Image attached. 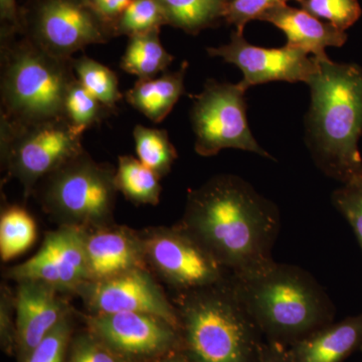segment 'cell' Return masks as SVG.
Segmentation results:
<instances>
[{
  "label": "cell",
  "instance_id": "14",
  "mask_svg": "<svg viewBox=\"0 0 362 362\" xmlns=\"http://www.w3.org/2000/svg\"><path fill=\"white\" fill-rule=\"evenodd\" d=\"M88 331L99 341L129 361L173 351L180 332L160 317L139 312L90 314Z\"/></svg>",
  "mask_w": 362,
  "mask_h": 362
},
{
  "label": "cell",
  "instance_id": "40",
  "mask_svg": "<svg viewBox=\"0 0 362 362\" xmlns=\"http://www.w3.org/2000/svg\"><path fill=\"white\" fill-rule=\"evenodd\" d=\"M361 352H362V349H361Z\"/></svg>",
  "mask_w": 362,
  "mask_h": 362
},
{
  "label": "cell",
  "instance_id": "24",
  "mask_svg": "<svg viewBox=\"0 0 362 362\" xmlns=\"http://www.w3.org/2000/svg\"><path fill=\"white\" fill-rule=\"evenodd\" d=\"M133 138L138 159L159 177L168 175L177 159V151L169 139L168 131L136 125Z\"/></svg>",
  "mask_w": 362,
  "mask_h": 362
},
{
  "label": "cell",
  "instance_id": "32",
  "mask_svg": "<svg viewBox=\"0 0 362 362\" xmlns=\"http://www.w3.org/2000/svg\"><path fill=\"white\" fill-rule=\"evenodd\" d=\"M16 294L7 286H2L0 297V330L2 343L6 349L11 346L13 341L16 343Z\"/></svg>",
  "mask_w": 362,
  "mask_h": 362
},
{
  "label": "cell",
  "instance_id": "10",
  "mask_svg": "<svg viewBox=\"0 0 362 362\" xmlns=\"http://www.w3.org/2000/svg\"><path fill=\"white\" fill-rule=\"evenodd\" d=\"M145 259L176 294L226 282L232 274L181 226H157L140 232Z\"/></svg>",
  "mask_w": 362,
  "mask_h": 362
},
{
  "label": "cell",
  "instance_id": "39",
  "mask_svg": "<svg viewBox=\"0 0 362 362\" xmlns=\"http://www.w3.org/2000/svg\"><path fill=\"white\" fill-rule=\"evenodd\" d=\"M228 1H230V0H228Z\"/></svg>",
  "mask_w": 362,
  "mask_h": 362
},
{
  "label": "cell",
  "instance_id": "16",
  "mask_svg": "<svg viewBox=\"0 0 362 362\" xmlns=\"http://www.w3.org/2000/svg\"><path fill=\"white\" fill-rule=\"evenodd\" d=\"M88 281L115 277L148 269L140 233L127 226L108 223L86 230Z\"/></svg>",
  "mask_w": 362,
  "mask_h": 362
},
{
  "label": "cell",
  "instance_id": "38",
  "mask_svg": "<svg viewBox=\"0 0 362 362\" xmlns=\"http://www.w3.org/2000/svg\"><path fill=\"white\" fill-rule=\"evenodd\" d=\"M162 362H192L188 358L187 354H173V356L168 357L165 361Z\"/></svg>",
  "mask_w": 362,
  "mask_h": 362
},
{
  "label": "cell",
  "instance_id": "17",
  "mask_svg": "<svg viewBox=\"0 0 362 362\" xmlns=\"http://www.w3.org/2000/svg\"><path fill=\"white\" fill-rule=\"evenodd\" d=\"M259 21L275 25L287 37L286 45L311 54L318 61L328 59L326 47H342L349 37L327 21L288 4L267 11Z\"/></svg>",
  "mask_w": 362,
  "mask_h": 362
},
{
  "label": "cell",
  "instance_id": "6",
  "mask_svg": "<svg viewBox=\"0 0 362 362\" xmlns=\"http://www.w3.org/2000/svg\"><path fill=\"white\" fill-rule=\"evenodd\" d=\"M115 173L84 150L40 181L33 194L59 226L89 230L113 223Z\"/></svg>",
  "mask_w": 362,
  "mask_h": 362
},
{
  "label": "cell",
  "instance_id": "28",
  "mask_svg": "<svg viewBox=\"0 0 362 362\" xmlns=\"http://www.w3.org/2000/svg\"><path fill=\"white\" fill-rule=\"evenodd\" d=\"M300 6L343 32L351 28L362 14L358 0H303Z\"/></svg>",
  "mask_w": 362,
  "mask_h": 362
},
{
  "label": "cell",
  "instance_id": "23",
  "mask_svg": "<svg viewBox=\"0 0 362 362\" xmlns=\"http://www.w3.org/2000/svg\"><path fill=\"white\" fill-rule=\"evenodd\" d=\"M37 226L32 214L20 206H7L0 216V258L4 262L25 254L33 246Z\"/></svg>",
  "mask_w": 362,
  "mask_h": 362
},
{
  "label": "cell",
  "instance_id": "33",
  "mask_svg": "<svg viewBox=\"0 0 362 362\" xmlns=\"http://www.w3.org/2000/svg\"><path fill=\"white\" fill-rule=\"evenodd\" d=\"M89 362H129L99 341L90 333L81 335L74 341Z\"/></svg>",
  "mask_w": 362,
  "mask_h": 362
},
{
  "label": "cell",
  "instance_id": "12",
  "mask_svg": "<svg viewBox=\"0 0 362 362\" xmlns=\"http://www.w3.org/2000/svg\"><path fill=\"white\" fill-rule=\"evenodd\" d=\"M86 230L59 226L47 233L37 254L7 271L16 282L37 281L69 294L88 282Z\"/></svg>",
  "mask_w": 362,
  "mask_h": 362
},
{
  "label": "cell",
  "instance_id": "1",
  "mask_svg": "<svg viewBox=\"0 0 362 362\" xmlns=\"http://www.w3.org/2000/svg\"><path fill=\"white\" fill-rule=\"evenodd\" d=\"M177 225L235 277L256 275L276 263L278 207L239 176H214L189 192Z\"/></svg>",
  "mask_w": 362,
  "mask_h": 362
},
{
  "label": "cell",
  "instance_id": "30",
  "mask_svg": "<svg viewBox=\"0 0 362 362\" xmlns=\"http://www.w3.org/2000/svg\"><path fill=\"white\" fill-rule=\"evenodd\" d=\"M73 324L71 315L61 321L30 352L23 362H66V349L71 339Z\"/></svg>",
  "mask_w": 362,
  "mask_h": 362
},
{
  "label": "cell",
  "instance_id": "2",
  "mask_svg": "<svg viewBox=\"0 0 362 362\" xmlns=\"http://www.w3.org/2000/svg\"><path fill=\"white\" fill-rule=\"evenodd\" d=\"M318 64L307 82L311 102L305 119L306 142L317 168L344 183L362 170V68L329 58Z\"/></svg>",
  "mask_w": 362,
  "mask_h": 362
},
{
  "label": "cell",
  "instance_id": "35",
  "mask_svg": "<svg viewBox=\"0 0 362 362\" xmlns=\"http://www.w3.org/2000/svg\"><path fill=\"white\" fill-rule=\"evenodd\" d=\"M90 6L100 18L108 23L115 32L117 23L132 0H89ZM116 37V35H115Z\"/></svg>",
  "mask_w": 362,
  "mask_h": 362
},
{
  "label": "cell",
  "instance_id": "7",
  "mask_svg": "<svg viewBox=\"0 0 362 362\" xmlns=\"http://www.w3.org/2000/svg\"><path fill=\"white\" fill-rule=\"evenodd\" d=\"M83 134L65 118L30 124L0 120L2 169L30 197L40 181L84 151Z\"/></svg>",
  "mask_w": 362,
  "mask_h": 362
},
{
  "label": "cell",
  "instance_id": "22",
  "mask_svg": "<svg viewBox=\"0 0 362 362\" xmlns=\"http://www.w3.org/2000/svg\"><path fill=\"white\" fill-rule=\"evenodd\" d=\"M115 183L118 192L133 204L156 206L160 199V177L134 157L119 156Z\"/></svg>",
  "mask_w": 362,
  "mask_h": 362
},
{
  "label": "cell",
  "instance_id": "11",
  "mask_svg": "<svg viewBox=\"0 0 362 362\" xmlns=\"http://www.w3.org/2000/svg\"><path fill=\"white\" fill-rule=\"evenodd\" d=\"M75 294L83 300L90 314H151L160 317L180 330L175 305L149 269H135L115 277L88 281Z\"/></svg>",
  "mask_w": 362,
  "mask_h": 362
},
{
  "label": "cell",
  "instance_id": "26",
  "mask_svg": "<svg viewBox=\"0 0 362 362\" xmlns=\"http://www.w3.org/2000/svg\"><path fill=\"white\" fill-rule=\"evenodd\" d=\"M112 113L113 112L92 96L78 80L71 84L66 94L64 115L74 128L84 133Z\"/></svg>",
  "mask_w": 362,
  "mask_h": 362
},
{
  "label": "cell",
  "instance_id": "34",
  "mask_svg": "<svg viewBox=\"0 0 362 362\" xmlns=\"http://www.w3.org/2000/svg\"><path fill=\"white\" fill-rule=\"evenodd\" d=\"M1 39L21 35V7L16 0H0Z\"/></svg>",
  "mask_w": 362,
  "mask_h": 362
},
{
  "label": "cell",
  "instance_id": "27",
  "mask_svg": "<svg viewBox=\"0 0 362 362\" xmlns=\"http://www.w3.org/2000/svg\"><path fill=\"white\" fill-rule=\"evenodd\" d=\"M164 25L168 23L159 0H132L117 23L115 35L130 37L160 30Z\"/></svg>",
  "mask_w": 362,
  "mask_h": 362
},
{
  "label": "cell",
  "instance_id": "21",
  "mask_svg": "<svg viewBox=\"0 0 362 362\" xmlns=\"http://www.w3.org/2000/svg\"><path fill=\"white\" fill-rule=\"evenodd\" d=\"M166 23L189 35L225 21L228 0H159Z\"/></svg>",
  "mask_w": 362,
  "mask_h": 362
},
{
  "label": "cell",
  "instance_id": "5",
  "mask_svg": "<svg viewBox=\"0 0 362 362\" xmlns=\"http://www.w3.org/2000/svg\"><path fill=\"white\" fill-rule=\"evenodd\" d=\"M18 35L1 39L0 120L30 124L65 118L66 94L77 80L74 58H59Z\"/></svg>",
  "mask_w": 362,
  "mask_h": 362
},
{
  "label": "cell",
  "instance_id": "25",
  "mask_svg": "<svg viewBox=\"0 0 362 362\" xmlns=\"http://www.w3.org/2000/svg\"><path fill=\"white\" fill-rule=\"evenodd\" d=\"M78 82L109 110L115 113L117 103L123 98L119 90L118 77L108 66L83 54L73 59Z\"/></svg>",
  "mask_w": 362,
  "mask_h": 362
},
{
  "label": "cell",
  "instance_id": "18",
  "mask_svg": "<svg viewBox=\"0 0 362 362\" xmlns=\"http://www.w3.org/2000/svg\"><path fill=\"white\" fill-rule=\"evenodd\" d=\"M362 349V312L319 328L288 347L291 362H343Z\"/></svg>",
  "mask_w": 362,
  "mask_h": 362
},
{
  "label": "cell",
  "instance_id": "29",
  "mask_svg": "<svg viewBox=\"0 0 362 362\" xmlns=\"http://www.w3.org/2000/svg\"><path fill=\"white\" fill-rule=\"evenodd\" d=\"M332 202L349 221L362 251V170L333 192Z\"/></svg>",
  "mask_w": 362,
  "mask_h": 362
},
{
  "label": "cell",
  "instance_id": "8",
  "mask_svg": "<svg viewBox=\"0 0 362 362\" xmlns=\"http://www.w3.org/2000/svg\"><path fill=\"white\" fill-rule=\"evenodd\" d=\"M21 35L63 59L115 37L89 0H28L21 7Z\"/></svg>",
  "mask_w": 362,
  "mask_h": 362
},
{
  "label": "cell",
  "instance_id": "36",
  "mask_svg": "<svg viewBox=\"0 0 362 362\" xmlns=\"http://www.w3.org/2000/svg\"><path fill=\"white\" fill-rule=\"evenodd\" d=\"M257 362H291L289 350L280 343L264 342Z\"/></svg>",
  "mask_w": 362,
  "mask_h": 362
},
{
  "label": "cell",
  "instance_id": "4",
  "mask_svg": "<svg viewBox=\"0 0 362 362\" xmlns=\"http://www.w3.org/2000/svg\"><path fill=\"white\" fill-rule=\"evenodd\" d=\"M192 362H257L261 331L230 281L176 294L173 301Z\"/></svg>",
  "mask_w": 362,
  "mask_h": 362
},
{
  "label": "cell",
  "instance_id": "9",
  "mask_svg": "<svg viewBox=\"0 0 362 362\" xmlns=\"http://www.w3.org/2000/svg\"><path fill=\"white\" fill-rule=\"evenodd\" d=\"M247 88L209 78L204 90L195 95L190 122L199 156H216L221 150L240 149L268 159L273 157L259 146L250 129L247 117Z\"/></svg>",
  "mask_w": 362,
  "mask_h": 362
},
{
  "label": "cell",
  "instance_id": "31",
  "mask_svg": "<svg viewBox=\"0 0 362 362\" xmlns=\"http://www.w3.org/2000/svg\"><path fill=\"white\" fill-rule=\"evenodd\" d=\"M289 1L301 4L303 0H230L226 4L225 21L244 33L245 26L252 21H259L267 11L284 6Z\"/></svg>",
  "mask_w": 362,
  "mask_h": 362
},
{
  "label": "cell",
  "instance_id": "20",
  "mask_svg": "<svg viewBox=\"0 0 362 362\" xmlns=\"http://www.w3.org/2000/svg\"><path fill=\"white\" fill-rule=\"evenodd\" d=\"M159 32L154 30L129 37L120 62L124 71L136 76L138 80H145L156 78L168 70L175 58L162 45Z\"/></svg>",
  "mask_w": 362,
  "mask_h": 362
},
{
  "label": "cell",
  "instance_id": "15",
  "mask_svg": "<svg viewBox=\"0 0 362 362\" xmlns=\"http://www.w3.org/2000/svg\"><path fill=\"white\" fill-rule=\"evenodd\" d=\"M64 293L37 281H21L16 292V346L21 362L61 321L71 315Z\"/></svg>",
  "mask_w": 362,
  "mask_h": 362
},
{
  "label": "cell",
  "instance_id": "13",
  "mask_svg": "<svg viewBox=\"0 0 362 362\" xmlns=\"http://www.w3.org/2000/svg\"><path fill=\"white\" fill-rule=\"evenodd\" d=\"M206 52L209 57L237 66L244 76L240 83L247 89L275 81L307 84L319 68L318 61L301 49L288 45L278 49L258 47L250 44L239 30H233L228 44L207 47Z\"/></svg>",
  "mask_w": 362,
  "mask_h": 362
},
{
  "label": "cell",
  "instance_id": "37",
  "mask_svg": "<svg viewBox=\"0 0 362 362\" xmlns=\"http://www.w3.org/2000/svg\"><path fill=\"white\" fill-rule=\"evenodd\" d=\"M66 362H89L86 358L83 352L81 351L80 349H78L77 345L75 343H73L71 345V349L70 352V357H69L68 361Z\"/></svg>",
  "mask_w": 362,
  "mask_h": 362
},
{
  "label": "cell",
  "instance_id": "19",
  "mask_svg": "<svg viewBox=\"0 0 362 362\" xmlns=\"http://www.w3.org/2000/svg\"><path fill=\"white\" fill-rule=\"evenodd\" d=\"M187 68V62H185L176 71H164L159 77L138 80L126 93V101L152 122H162L185 94Z\"/></svg>",
  "mask_w": 362,
  "mask_h": 362
},
{
  "label": "cell",
  "instance_id": "3",
  "mask_svg": "<svg viewBox=\"0 0 362 362\" xmlns=\"http://www.w3.org/2000/svg\"><path fill=\"white\" fill-rule=\"evenodd\" d=\"M230 281L267 341L289 347L334 321L335 306L304 269L276 262L267 270Z\"/></svg>",
  "mask_w": 362,
  "mask_h": 362
}]
</instances>
